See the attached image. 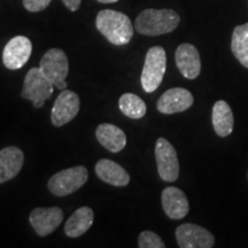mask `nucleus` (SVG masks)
<instances>
[{
    "instance_id": "16",
    "label": "nucleus",
    "mask_w": 248,
    "mask_h": 248,
    "mask_svg": "<svg viewBox=\"0 0 248 248\" xmlns=\"http://www.w3.org/2000/svg\"><path fill=\"white\" fill-rule=\"evenodd\" d=\"M95 175L99 179L107 184L123 187L130 183V176L128 171L116 163L115 161L108 159L99 160L95 164Z\"/></svg>"
},
{
    "instance_id": "18",
    "label": "nucleus",
    "mask_w": 248,
    "mask_h": 248,
    "mask_svg": "<svg viewBox=\"0 0 248 248\" xmlns=\"http://www.w3.org/2000/svg\"><path fill=\"white\" fill-rule=\"evenodd\" d=\"M213 128L219 137H228L233 131V113L231 107L224 100L215 102L212 113Z\"/></svg>"
},
{
    "instance_id": "5",
    "label": "nucleus",
    "mask_w": 248,
    "mask_h": 248,
    "mask_svg": "<svg viewBox=\"0 0 248 248\" xmlns=\"http://www.w3.org/2000/svg\"><path fill=\"white\" fill-rule=\"evenodd\" d=\"M54 85L46 78L40 68H31L24 77L21 97L32 102L35 108H42L52 97Z\"/></svg>"
},
{
    "instance_id": "2",
    "label": "nucleus",
    "mask_w": 248,
    "mask_h": 248,
    "mask_svg": "<svg viewBox=\"0 0 248 248\" xmlns=\"http://www.w3.org/2000/svg\"><path fill=\"white\" fill-rule=\"evenodd\" d=\"M181 22V17L172 9L148 8L136 18L135 29L144 36H160L172 32Z\"/></svg>"
},
{
    "instance_id": "1",
    "label": "nucleus",
    "mask_w": 248,
    "mask_h": 248,
    "mask_svg": "<svg viewBox=\"0 0 248 248\" xmlns=\"http://www.w3.org/2000/svg\"><path fill=\"white\" fill-rule=\"evenodd\" d=\"M99 32L113 45H126L133 36V26L129 16L113 9H102L95 18Z\"/></svg>"
},
{
    "instance_id": "24",
    "label": "nucleus",
    "mask_w": 248,
    "mask_h": 248,
    "mask_svg": "<svg viewBox=\"0 0 248 248\" xmlns=\"http://www.w3.org/2000/svg\"><path fill=\"white\" fill-rule=\"evenodd\" d=\"M62 2L70 12H76L80 7L82 0H62Z\"/></svg>"
},
{
    "instance_id": "23",
    "label": "nucleus",
    "mask_w": 248,
    "mask_h": 248,
    "mask_svg": "<svg viewBox=\"0 0 248 248\" xmlns=\"http://www.w3.org/2000/svg\"><path fill=\"white\" fill-rule=\"evenodd\" d=\"M52 0H23V6L28 12L38 13L48 7Z\"/></svg>"
},
{
    "instance_id": "8",
    "label": "nucleus",
    "mask_w": 248,
    "mask_h": 248,
    "mask_svg": "<svg viewBox=\"0 0 248 248\" xmlns=\"http://www.w3.org/2000/svg\"><path fill=\"white\" fill-rule=\"evenodd\" d=\"M80 107L78 94L69 90H62L51 110V122L54 126L66 125L77 116Z\"/></svg>"
},
{
    "instance_id": "20",
    "label": "nucleus",
    "mask_w": 248,
    "mask_h": 248,
    "mask_svg": "<svg viewBox=\"0 0 248 248\" xmlns=\"http://www.w3.org/2000/svg\"><path fill=\"white\" fill-rule=\"evenodd\" d=\"M234 58L248 69V22L234 28L231 39Z\"/></svg>"
},
{
    "instance_id": "14",
    "label": "nucleus",
    "mask_w": 248,
    "mask_h": 248,
    "mask_svg": "<svg viewBox=\"0 0 248 248\" xmlns=\"http://www.w3.org/2000/svg\"><path fill=\"white\" fill-rule=\"evenodd\" d=\"M162 207L167 216L171 219H182L188 214L190 204L184 192L175 186H169L161 194Z\"/></svg>"
},
{
    "instance_id": "22",
    "label": "nucleus",
    "mask_w": 248,
    "mask_h": 248,
    "mask_svg": "<svg viewBox=\"0 0 248 248\" xmlns=\"http://www.w3.org/2000/svg\"><path fill=\"white\" fill-rule=\"evenodd\" d=\"M139 248H164L166 244L156 233L152 231H142L138 237Z\"/></svg>"
},
{
    "instance_id": "13",
    "label": "nucleus",
    "mask_w": 248,
    "mask_h": 248,
    "mask_svg": "<svg viewBox=\"0 0 248 248\" xmlns=\"http://www.w3.org/2000/svg\"><path fill=\"white\" fill-rule=\"evenodd\" d=\"M175 61L178 70L185 78L195 79L201 73V59L194 45L184 43L176 49Z\"/></svg>"
},
{
    "instance_id": "9",
    "label": "nucleus",
    "mask_w": 248,
    "mask_h": 248,
    "mask_svg": "<svg viewBox=\"0 0 248 248\" xmlns=\"http://www.w3.org/2000/svg\"><path fill=\"white\" fill-rule=\"evenodd\" d=\"M176 240L181 248H212L215 238L202 226L184 223L176 229Z\"/></svg>"
},
{
    "instance_id": "7",
    "label": "nucleus",
    "mask_w": 248,
    "mask_h": 248,
    "mask_svg": "<svg viewBox=\"0 0 248 248\" xmlns=\"http://www.w3.org/2000/svg\"><path fill=\"white\" fill-rule=\"evenodd\" d=\"M155 159L157 172L164 182H175L179 177V162L177 152L171 142L167 139L159 138L155 144Z\"/></svg>"
},
{
    "instance_id": "17",
    "label": "nucleus",
    "mask_w": 248,
    "mask_h": 248,
    "mask_svg": "<svg viewBox=\"0 0 248 248\" xmlns=\"http://www.w3.org/2000/svg\"><path fill=\"white\" fill-rule=\"evenodd\" d=\"M95 137L99 144L111 153H119L125 147L126 136L119 126L109 123H102L95 130Z\"/></svg>"
},
{
    "instance_id": "11",
    "label": "nucleus",
    "mask_w": 248,
    "mask_h": 248,
    "mask_svg": "<svg viewBox=\"0 0 248 248\" xmlns=\"http://www.w3.org/2000/svg\"><path fill=\"white\" fill-rule=\"evenodd\" d=\"M63 219V212L59 207L43 208L38 207L30 213L29 222L39 237L51 234L61 225Z\"/></svg>"
},
{
    "instance_id": "12",
    "label": "nucleus",
    "mask_w": 248,
    "mask_h": 248,
    "mask_svg": "<svg viewBox=\"0 0 248 248\" xmlns=\"http://www.w3.org/2000/svg\"><path fill=\"white\" fill-rule=\"evenodd\" d=\"M194 99L188 90L183 88H173L167 90L157 100L156 108L164 115H171L183 113L193 105Z\"/></svg>"
},
{
    "instance_id": "21",
    "label": "nucleus",
    "mask_w": 248,
    "mask_h": 248,
    "mask_svg": "<svg viewBox=\"0 0 248 248\" xmlns=\"http://www.w3.org/2000/svg\"><path fill=\"white\" fill-rule=\"evenodd\" d=\"M120 110L129 119L139 120L146 115V104L133 93H124L119 100Z\"/></svg>"
},
{
    "instance_id": "3",
    "label": "nucleus",
    "mask_w": 248,
    "mask_h": 248,
    "mask_svg": "<svg viewBox=\"0 0 248 248\" xmlns=\"http://www.w3.org/2000/svg\"><path fill=\"white\" fill-rule=\"evenodd\" d=\"M167 68L166 51L161 46H153L148 49L142 67L140 82L145 92L156 91L163 80Z\"/></svg>"
},
{
    "instance_id": "25",
    "label": "nucleus",
    "mask_w": 248,
    "mask_h": 248,
    "mask_svg": "<svg viewBox=\"0 0 248 248\" xmlns=\"http://www.w3.org/2000/svg\"><path fill=\"white\" fill-rule=\"evenodd\" d=\"M98 1L101 2V4H113V2L119 1V0H98Z\"/></svg>"
},
{
    "instance_id": "10",
    "label": "nucleus",
    "mask_w": 248,
    "mask_h": 248,
    "mask_svg": "<svg viewBox=\"0 0 248 248\" xmlns=\"http://www.w3.org/2000/svg\"><path fill=\"white\" fill-rule=\"evenodd\" d=\"M32 44L26 36H16L6 44L2 51V62L9 70H17L24 67L30 59Z\"/></svg>"
},
{
    "instance_id": "6",
    "label": "nucleus",
    "mask_w": 248,
    "mask_h": 248,
    "mask_svg": "<svg viewBox=\"0 0 248 248\" xmlns=\"http://www.w3.org/2000/svg\"><path fill=\"white\" fill-rule=\"evenodd\" d=\"M39 68L54 88L66 90V78L69 73V62L67 54L60 48H51L43 55Z\"/></svg>"
},
{
    "instance_id": "4",
    "label": "nucleus",
    "mask_w": 248,
    "mask_h": 248,
    "mask_svg": "<svg viewBox=\"0 0 248 248\" xmlns=\"http://www.w3.org/2000/svg\"><path fill=\"white\" fill-rule=\"evenodd\" d=\"M89 172L84 166H77L57 172L48 181L47 187L55 197H67L78 191L88 182Z\"/></svg>"
},
{
    "instance_id": "15",
    "label": "nucleus",
    "mask_w": 248,
    "mask_h": 248,
    "mask_svg": "<svg viewBox=\"0 0 248 248\" xmlns=\"http://www.w3.org/2000/svg\"><path fill=\"white\" fill-rule=\"evenodd\" d=\"M24 154L16 146H8L0 151V184L6 183L22 170Z\"/></svg>"
},
{
    "instance_id": "19",
    "label": "nucleus",
    "mask_w": 248,
    "mask_h": 248,
    "mask_svg": "<svg viewBox=\"0 0 248 248\" xmlns=\"http://www.w3.org/2000/svg\"><path fill=\"white\" fill-rule=\"evenodd\" d=\"M94 221V213L90 207H80L71 215L64 225V233L70 238H78L89 231Z\"/></svg>"
}]
</instances>
